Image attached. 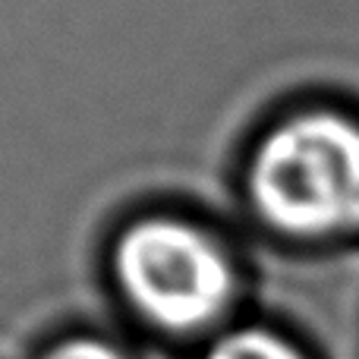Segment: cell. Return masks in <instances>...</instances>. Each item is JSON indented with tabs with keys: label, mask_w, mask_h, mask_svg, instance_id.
<instances>
[{
	"label": "cell",
	"mask_w": 359,
	"mask_h": 359,
	"mask_svg": "<svg viewBox=\"0 0 359 359\" xmlns=\"http://www.w3.org/2000/svg\"><path fill=\"white\" fill-rule=\"evenodd\" d=\"M205 359H306L290 341L262 328L230 331L215 344Z\"/></svg>",
	"instance_id": "3"
},
{
	"label": "cell",
	"mask_w": 359,
	"mask_h": 359,
	"mask_svg": "<svg viewBox=\"0 0 359 359\" xmlns=\"http://www.w3.org/2000/svg\"><path fill=\"white\" fill-rule=\"evenodd\" d=\"M249 196L274 230L299 240L359 230V123L334 111L278 123L252 155Z\"/></svg>",
	"instance_id": "1"
},
{
	"label": "cell",
	"mask_w": 359,
	"mask_h": 359,
	"mask_svg": "<svg viewBox=\"0 0 359 359\" xmlns=\"http://www.w3.org/2000/svg\"><path fill=\"white\" fill-rule=\"evenodd\" d=\"M114 268L133 309L164 331L205 328L233 297V271L215 240L168 217L133 224Z\"/></svg>",
	"instance_id": "2"
},
{
	"label": "cell",
	"mask_w": 359,
	"mask_h": 359,
	"mask_svg": "<svg viewBox=\"0 0 359 359\" xmlns=\"http://www.w3.org/2000/svg\"><path fill=\"white\" fill-rule=\"evenodd\" d=\"M44 359H123L111 344L92 341V337H76V341L57 344Z\"/></svg>",
	"instance_id": "4"
}]
</instances>
